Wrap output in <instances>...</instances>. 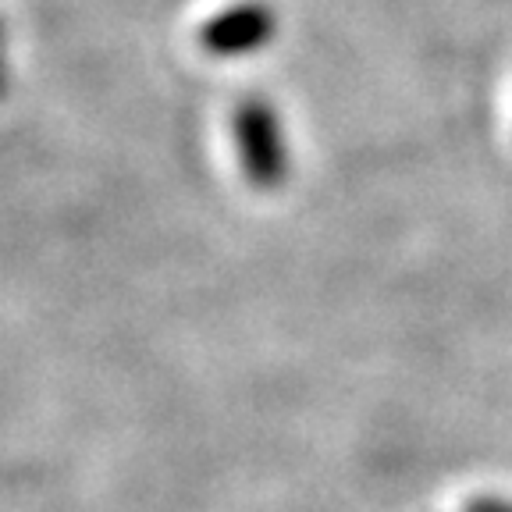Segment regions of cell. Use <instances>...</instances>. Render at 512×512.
<instances>
[{"instance_id":"6da1fadb","label":"cell","mask_w":512,"mask_h":512,"mask_svg":"<svg viewBox=\"0 0 512 512\" xmlns=\"http://www.w3.org/2000/svg\"><path fill=\"white\" fill-rule=\"evenodd\" d=\"M466 512H512V502H502V498H477V502H470Z\"/></svg>"}]
</instances>
